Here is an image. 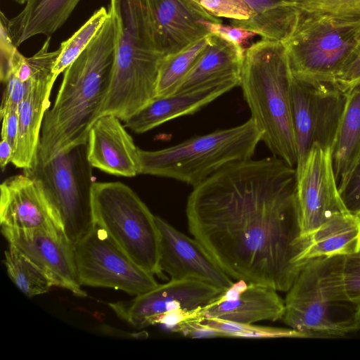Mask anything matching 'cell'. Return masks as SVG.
<instances>
[{
	"instance_id": "cell-21",
	"label": "cell",
	"mask_w": 360,
	"mask_h": 360,
	"mask_svg": "<svg viewBox=\"0 0 360 360\" xmlns=\"http://www.w3.org/2000/svg\"><path fill=\"white\" fill-rule=\"evenodd\" d=\"M237 86L239 82L230 81L155 98L124 121V126L137 134L146 132L172 119L195 113Z\"/></svg>"
},
{
	"instance_id": "cell-24",
	"label": "cell",
	"mask_w": 360,
	"mask_h": 360,
	"mask_svg": "<svg viewBox=\"0 0 360 360\" xmlns=\"http://www.w3.org/2000/svg\"><path fill=\"white\" fill-rule=\"evenodd\" d=\"M330 148L340 191L360 160V84L346 92Z\"/></svg>"
},
{
	"instance_id": "cell-36",
	"label": "cell",
	"mask_w": 360,
	"mask_h": 360,
	"mask_svg": "<svg viewBox=\"0 0 360 360\" xmlns=\"http://www.w3.org/2000/svg\"><path fill=\"white\" fill-rule=\"evenodd\" d=\"M340 193L347 210L360 215V160L344 186L340 189Z\"/></svg>"
},
{
	"instance_id": "cell-30",
	"label": "cell",
	"mask_w": 360,
	"mask_h": 360,
	"mask_svg": "<svg viewBox=\"0 0 360 360\" xmlns=\"http://www.w3.org/2000/svg\"><path fill=\"white\" fill-rule=\"evenodd\" d=\"M203 324L219 330L223 337L241 338H309L292 328L265 327L226 321L219 319L198 320Z\"/></svg>"
},
{
	"instance_id": "cell-33",
	"label": "cell",
	"mask_w": 360,
	"mask_h": 360,
	"mask_svg": "<svg viewBox=\"0 0 360 360\" xmlns=\"http://www.w3.org/2000/svg\"><path fill=\"white\" fill-rule=\"evenodd\" d=\"M216 18L248 20L254 15L252 9L243 0H188Z\"/></svg>"
},
{
	"instance_id": "cell-39",
	"label": "cell",
	"mask_w": 360,
	"mask_h": 360,
	"mask_svg": "<svg viewBox=\"0 0 360 360\" xmlns=\"http://www.w3.org/2000/svg\"><path fill=\"white\" fill-rule=\"evenodd\" d=\"M1 115L2 119L1 139L8 141L15 150L18 133V109H9Z\"/></svg>"
},
{
	"instance_id": "cell-16",
	"label": "cell",
	"mask_w": 360,
	"mask_h": 360,
	"mask_svg": "<svg viewBox=\"0 0 360 360\" xmlns=\"http://www.w3.org/2000/svg\"><path fill=\"white\" fill-rule=\"evenodd\" d=\"M0 188L1 226L63 232L55 207L39 179L23 172L6 179Z\"/></svg>"
},
{
	"instance_id": "cell-38",
	"label": "cell",
	"mask_w": 360,
	"mask_h": 360,
	"mask_svg": "<svg viewBox=\"0 0 360 360\" xmlns=\"http://www.w3.org/2000/svg\"><path fill=\"white\" fill-rule=\"evenodd\" d=\"M191 338H210L223 337L217 330L210 328L198 320L188 321L181 323L174 330Z\"/></svg>"
},
{
	"instance_id": "cell-14",
	"label": "cell",
	"mask_w": 360,
	"mask_h": 360,
	"mask_svg": "<svg viewBox=\"0 0 360 360\" xmlns=\"http://www.w3.org/2000/svg\"><path fill=\"white\" fill-rule=\"evenodd\" d=\"M226 290L191 279H171L128 301L108 303L120 319L141 329L149 326L155 316L167 311L202 308Z\"/></svg>"
},
{
	"instance_id": "cell-12",
	"label": "cell",
	"mask_w": 360,
	"mask_h": 360,
	"mask_svg": "<svg viewBox=\"0 0 360 360\" xmlns=\"http://www.w3.org/2000/svg\"><path fill=\"white\" fill-rule=\"evenodd\" d=\"M296 175L304 237L309 236L333 215L348 212L340 193L330 146L314 143Z\"/></svg>"
},
{
	"instance_id": "cell-6",
	"label": "cell",
	"mask_w": 360,
	"mask_h": 360,
	"mask_svg": "<svg viewBox=\"0 0 360 360\" xmlns=\"http://www.w3.org/2000/svg\"><path fill=\"white\" fill-rule=\"evenodd\" d=\"M262 132L252 118L157 150H139L140 174L174 179L193 187L226 166L250 159Z\"/></svg>"
},
{
	"instance_id": "cell-8",
	"label": "cell",
	"mask_w": 360,
	"mask_h": 360,
	"mask_svg": "<svg viewBox=\"0 0 360 360\" xmlns=\"http://www.w3.org/2000/svg\"><path fill=\"white\" fill-rule=\"evenodd\" d=\"M360 22H345L326 15L300 12L285 47L292 75L333 82L356 44Z\"/></svg>"
},
{
	"instance_id": "cell-19",
	"label": "cell",
	"mask_w": 360,
	"mask_h": 360,
	"mask_svg": "<svg viewBox=\"0 0 360 360\" xmlns=\"http://www.w3.org/2000/svg\"><path fill=\"white\" fill-rule=\"evenodd\" d=\"M277 292L266 285L237 281L215 301L199 309L197 320L219 319L254 323L281 319L285 304Z\"/></svg>"
},
{
	"instance_id": "cell-37",
	"label": "cell",
	"mask_w": 360,
	"mask_h": 360,
	"mask_svg": "<svg viewBox=\"0 0 360 360\" xmlns=\"http://www.w3.org/2000/svg\"><path fill=\"white\" fill-rule=\"evenodd\" d=\"M27 82H24L14 74H9L4 82L6 86L3 95L0 114L9 109H18L25 95Z\"/></svg>"
},
{
	"instance_id": "cell-1",
	"label": "cell",
	"mask_w": 360,
	"mask_h": 360,
	"mask_svg": "<svg viewBox=\"0 0 360 360\" xmlns=\"http://www.w3.org/2000/svg\"><path fill=\"white\" fill-rule=\"evenodd\" d=\"M191 235L231 278L287 292L303 253L296 169L274 155L231 163L193 187Z\"/></svg>"
},
{
	"instance_id": "cell-22",
	"label": "cell",
	"mask_w": 360,
	"mask_h": 360,
	"mask_svg": "<svg viewBox=\"0 0 360 360\" xmlns=\"http://www.w3.org/2000/svg\"><path fill=\"white\" fill-rule=\"evenodd\" d=\"M243 60L232 46L211 34L205 51L174 93L230 81L240 85Z\"/></svg>"
},
{
	"instance_id": "cell-15",
	"label": "cell",
	"mask_w": 360,
	"mask_h": 360,
	"mask_svg": "<svg viewBox=\"0 0 360 360\" xmlns=\"http://www.w3.org/2000/svg\"><path fill=\"white\" fill-rule=\"evenodd\" d=\"M8 245L43 269L57 287L86 297L78 280L74 244L62 231L45 229H18L1 226Z\"/></svg>"
},
{
	"instance_id": "cell-18",
	"label": "cell",
	"mask_w": 360,
	"mask_h": 360,
	"mask_svg": "<svg viewBox=\"0 0 360 360\" xmlns=\"http://www.w3.org/2000/svg\"><path fill=\"white\" fill-rule=\"evenodd\" d=\"M145 4L155 44L165 56L209 34L202 21L222 22L188 0H145Z\"/></svg>"
},
{
	"instance_id": "cell-3",
	"label": "cell",
	"mask_w": 360,
	"mask_h": 360,
	"mask_svg": "<svg viewBox=\"0 0 360 360\" xmlns=\"http://www.w3.org/2000/svg\"><path fill=\"white\" fill-rule=\"evenodd\" d=\"M117 21L115 62L109 91L100 117L125 121L156 98L160 66L145 0H110Z\"/></svg>"
},
{
	"instance_id": "cell-13",
	"label": "cell",
	"mask_w": 360,
	"mask_h": 360,
	"mask_svg": "<svg viewBox=\"0 0 360 360\" xmlns=\"http://www.w3.org/2000/svg\"><path fill=\"white\" fill-rule=\"evenodd\" d=\"M48 37L35 53L37 63L27 82L25 95L18 108V133L11 162L27 170L36 166L41 131L46 112L49 109L50 96L56 79L53 73L59 49L50 51Z\"/></svg>"
},
{
	"instance_id": "cell-5",
	"label": "cell",
	"mask_w": 360,
	"mask_h": 360,
	"mask_svg": "<svg viewBox=\"0 0 360 360\" xmlns=\"http://www.w3.org/2000/svg\"><path fill=\"white\" fill-rule=\"evenodd\" d=\"M343 256L310 259L287 291L281 320L309 338H336L360 330V304L348 296Z\"/></svg>"
},
{
	"instance_id": "cell-41",
	"label": "cell",
	"mask_w": 360,
	"mask_h": 360,
	"mask_svg": "<svg viewBox=\"0 0 360 360\" xmlns=\"http://www.w3.org/2000/svg\"><path fill=\"white\" fill-rule=\"evenodd\" d=\"M18 1H20V2H25L27 0H17Z\"/></svg>"
},
{
	"instance_id": "cell-7",
	"label": "cell",
	"mask_w": 360,
	"mask_h": 360,
	"mask_svg": "<svg viewBox=\"0 0 360 360\" xmlns=\"http://www.w3.org/2000/svg\"><path fill=\"white\" fill-rule=\"evenodd\" d=\"M91 200L95 223L137 265L163 278L155 216L138 195L122 182H94Z\"/></svg>"
},
{
	"instance_id": "cell-35",
	"label": "cell",
	"mask_w": 360,
	"mask_h": 360,
	"mask_svg": "<svg viewBox=\"0 0 360 360\" xmlns=\"http://www.w3.org/2000/svg\"><path fill=\"white\" fill-rule=\"evenodd\" d=\"M342 276L348 296L360 304V249L343 256Z\"/></svg>"
},
{
	"instance_id": "cell-34",
	"label": "cell",
	"mask_w": 360,
	"mask_h": 360,
	"mask_svg": "<svg viewBox=\"0 0 360 360\" xmlns=\"http://www.w3.org/2000/svg\"><path fill=\"white\" fill-rule=\"evenodd\" d=\"M333 83L344 93L360 84V33L346 64Z\"/></svg>"
},
{
	"instance_id": "cell-20",
	"label": "cell",
	"mask_w": 360,
	"mask_h": 360,
	"mask_svg": "<svg viewBox=\"0 0 360 360\" xmlns=\"http://www.w3.org/2000/svg\"><path fill=\"white\" fill-rule=\"evenodd\" d=\"M139 148L120 120L112 115L99 117L87 140V158L93 167L108 174L133 177L140 174Z\"/></svg>"
},
{
	"instance_id": "cell-2",
	"label": "cell",
	"mask_w": 360,
	"mask_h": 360,
	"mask_svg": "<svg viewBox=\"0 0 360 360\" xmlns=\"http://www.w3.org/2000/svg\"><path fill=\"white\" fill-rule=\"evenodd\" d=\"M109 12L98 34L64 72L54 103L44 115L37 162L86 143L100 117L110 86L118 30L116 17Z\"/></svg>"
},
{
	"instance_id": "cell-31",
	"label": "cell",
	"mask_w": 360,
	"mask_h": 360,
	"mask_svg": "<svg viewBox=\"0 0 360 360\" xmlns=\"http://www.w3.org/2000/svg\"><path fill=\"white\" fill-rule=\"evenodd\" d=\"M300 12L326 15L345 22H360V0H291Z\"/></svg>"
},
{
	"instance_id": "cell-11",
	"label": "cell",
	"mask_w": 360,
	"mask_h": 360,
	"mask_svg": "<svg viewBox=\"0 0 360 360\" xmlns=\"http://www.w3.org/2000/svg\"><path fill=\"white\" fill-rule=\"evenodd\" d=\"M346 93L335 84L292 75V121L297 150L296 174L312 145L331 146L341 117Z\"/></svg>"
},
{
	"instance_id": "cell-4",
	"label": "cell",
	"mask_w": 360,
	"mask_h": 360,
	"mask_svg": "<svg viewBox=\"0 0 360 360\" xmlns=\"http://www.w3.org/2000/svg\"><path fill=\"white\" fill-rule=\"evenodd\" d=\"M292 72L283 42L262 39L245 51L240 86L262 141L274 155L296 167Z\"/></svg>"
},
{
	"instance_id": "cell-23",
	"label": "cell",
	"mask_w": 360,
	"mask_h": 360,
	"mask_svg": "<svg viewBox=\"0 0 360 360\" xmlns=\"http://www.w3.org/2000/svg\"><path fill=\"white\" fill-rule=\"evenodd\" d=\"M80 0H27L13 18H6V27L18 47L30 38L48 37L58 30L70 17Z\"/></svg>"
},
{
	"instance_id": "cell-28",
	"label": "cell",
	"mask_w": 360,
	"mask_h": 360,
	"mask_svg": "<svg viewBox=\"0 0 360 360\" xmlns=\"http://www.w3.org/2000/svg\"><path fill=\"white\" fill-rule=\"evenodd\" d=\"M210 36V34L206 35L176 53L165 56L159 69L156 98L174 92L205 51Z\"/></svg>"
},
{
	"instance_id": "cell-27",
	"label": "cell",
	"mask_w": 360,
	"mask_h": 360,
	"mask_svg": "<svg viewBox=\"0 0 360 360\" xmlns=\"http://www.w3.org/2000/svg\"><path fill=\"white\" fill-rule=\"evenodd\" d=\"M4 262L11 280L28 297L46 293L56 286L43 269L12 245L4 252Z\"/></svg>"
},
{
	"instance_id": "cell-32",
	"label": "cell",
	"mask_w": 360,
	"mask_h": 360,
	"mask_svg": "<svg viewBox=\"0 0 360 360\" xmlns=\"http://www.w3.org/2000/svg\"><path fill=\"white\" fill-rule=\"evenodd\" d=\"M202 24L206 27L209 34L219 37L232 46L243 58L249 41L259 35L257 32L231 24L225 25L210 20H204Z\"/></svg>"
},
{
	"instance_id": "cell-9",
	"label": "cell",
	"mask_w": 360,
	"mask_h": 360,
	"mask_svg": "<svg viewBox=\"0 0 360 360\" xmlns=\"http://www.w3.org/2000/svg\"><path fill=\"white\" fill-rule=\"evenodd\" d=\"M92 167L87 158L86 143L23 170L42 181L63 231L73 244L84 238L96 224L91 200Z\"/></svg>"
},
{
	"instance_id": "cell-40",
	"label": "cell",
	"mask_w": 360,
	"mask_h": 360,
	"mask_svg": "<svg viewBox=\"0 0 360 360\" xmlns=\"http://www.w3.org/2000/svg\"><path fill=\"white\" fill-rule=\"evenodd\" d=\"M13 153V147L8 141L1 139L0 143V166L2 171L5 169L9 162H11Z\"/></svg>"
},
{
	"instance_id": "cell-10",
	"label": "cell",
	"mask_w": 360,
	"mask_h": 360,
	"mask_svg": "<svg viewBox=\"0 0 360 360\" xmlns=\"http://www.w3.org/2000/svg\"><path fill=\"white\" fill-rule=\"evenodd\" d=\"M80 285L143 294L158 285L154 275L137 265L98 224L74 244Z\"/></svg>"
},
{
	"instance_id": "cell-26",
	"label": "cell",
	"mask_w": 360,
	"mask_h": 360,
	"mask_svg": "<svg viewBox=\"0 0 360 360\" xmlns=\"http://www.w3.org/2000/svg\"><path fill=\"white\" fill-rule=\"evenodd\" d=\"M254 11L248 20L230 24L257 32L262 39L283 42L293 31L300 11L291 0H243Z\"/></svg>"
},
{
	"instance_id": "cell-17",
	"label": "cell",
	"mask_w": 360,
	"mask_h": 360,
	"mask_svg": "<svg viewBox=\"0 0 360 360\" xmlns=\"http://www.w3.org/2000/svg\"><path fill=\"white\" fill-rule=\"evenodd\" d=\"M160 232V266L171 279L202 281L222 290L233 284L231 278L210 255L203 246L155 216Z\"/></svg>"
},
{
	"instance_id": "cell-25",
	"label": "cell",
	"mask_w": 360,
	"mask_h": 360,
	"mask_svg": "<svg viewBox=\"0 0 360 360\" xmlns=\"http://www.w3.org/2000/svg\"><path fill=\"white\" fill-rule=\"evenodd\" d=\"M308 238L303 259L345 256L360 249V215L345 212L333 215Z\"/></svg>"
},
{
	"instance_id": "cell-29",
	"label": "cell",
	"mask_w": 360,
	"mask_h": 360,
	"mask_svg": "<svg viewBox=\"0 0 360 360\" xmlns=\"http://www.w3.org/2000/svg\"><path fill=\"white\" fill-rule=\"evenodd\" d=\"M109 17V11L105 7L100 8L77 32L60 44L59 54L53 68V73L56 79L86 49Z\"/></svg>"
}]
</instances>
